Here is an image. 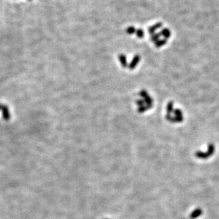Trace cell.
Listing matches in <instances>:
<instances>
[{
	"instance_id": "cell-1",
	"label": "cell",
	"mask_w": 219,
	"mask_h": 219,
	"mask_svg": "<svg viewBox=\"0 0 219 219\" xmlns=\"http://www.w3.org/2000/svg\"><path fill=\"white\" fill-rule=\"evenodd\" d=\"M1 111L2 113V116L4 120H9L10 119V113L9 110V108L4 105H1Z\"/></svg>"
},
{
	"instance_id": "cell-2",
	"label": "cell",
	"mask_w": 219,
	"mask_h": 219,
	"mask_svg": "<svg viewBox=\"0 0 219 219\" xmlns=\"http://www.w3.org/2000/svg\"><path fill=\"white\" fill-rule=\"evenodd\" d=\"M162 25H163L162 23H161V22H158V23L152 25V26L148 28V33H149V34H151V35H152V34H155V31H156L157 30L159 29V28H161Z\"/></svg>"
},
{
	"instance_id": "cell-3",
	"label": "cell",
	"mask_w": 219,
	"mask_h": 219,
	"mask_svg": "<svg viewBox=\"0 0 219 219\" xmlns=\"http://www.w3.org/2000/svg\"><path fill=\"white\" fill-rule=\"evenodd\" d=\"M140 61V56L139 55H135L132 58V61H131L130 65V68L133 69L136 67L138 63Z\"/></svg>"
},
{
	"instance_id": "cell-4",
	"label": "cell",
	"mask_w": 219,
	"mask_h": 219,
	"mask_svg": "<svg viewBox=\"0 0 219 219\" xmlns=\"http://www.w3.org/2000/svg\"><path fill=\"white\" fill-rule=\"evenodd\" d=\"M159 34H160V35L162 36V37H164V38H165V39H169V38L171 37L170 30L167 28H163V29L161 30V31H160Z\"/></svg>"
},
{
	"instance_id": "cell-5",
	"label": "cell",
	"mask_w": 219,
	"mask_h": 219,
	"mask_svg": "<svg viewBox=\"0 0 219 219\" xmlns=\"http://www.w3.org/2000/svg\"><path fill=\"white\" fill-rule=\"evenodd\" d=\"M119 60H120V63H121L122 66H123V67H127V57L125 55V54H120V55H119Z\"/></svg>"
},
{
	"instance_id": "cell-6",
	"label": "cell",
	"mask_w": 219,
	"mask_h": 219,
	"mask_svg": "<svg viewBox=\"0 0 219 219\" xmlns=\"http://www.w3.org/2000/svg\"><path fill=\"white\" fill-rule=\"evenodd\" d=\"M202 214V211L199 208H197L196 210H195L194 211H193L192 214H191V219H195L198 218L199 216H200Z\"/></svg>"
},
{
	"instance_id": "cell-7",
	"label": "cell",
	"mask_w": 219,
	"mask_h": 219,
	"mask_svg": "<svg viewBox=\"0 0 219 219\" xmlns=\"http://www.w3.org/2000/svg\"><path fill=\"white\" fill-rule=\"evenodd\" d=\"M167 43V39H159V40L157 41V42L155 43V46H156L157 48H159L163 46L164 45H165L166 43Z\"/></svg>"
},
{
	"instance_id": "cell-8",
	"label": "cell",
	"mask_w": 219,
	"mask_h": 219,
	"mask_svg": "<svg viewBox=\"0 0 219 219\" xmlns=\"http://www.w3.org/2000/svg\"><path fill=\"white\" fill-rule=\"evenodd\" d=\"M135 34L137 37L139 38V39H142L144 37V31L142 28H138V29L136 30Z\"/></svg>"
},
{
	"instance_id": "cell-9",
	"label": "cell",
	"mask_w": 219,
	"mask_h": 219,
	"mask_svg": "<svg viewBox=\"0 0 219 219\" xmlns=\"http://www.w3.org/2000/svg\"><path fill=\"white\" fill-rule=\"evenodd\" d=\"M136 28H134V26H129L126 29V33L129 35H132V34H134L136 33Z\"/></svg>"
},
{
	"instance_id": "cell-10",
	"label": "cell",
	"mask_w": 219,
	"mask_h": 219,
	"mask_svg": "<svg viewBox=\"0 0 219 219\" xmlns=\"http://www.w3.org/2000/svg\"><path fill=\"white\" fill-rule=\"evenodd\" d=\"M160 36H161V35H160L159 33V34H152V35L151 36V37H150V40L152 41L155 42H155H157V41L159 40Z\"/></svg>"
},
{
	"instance_id": "cell-11",
	"label": "cell",
	"mask_w": 219,
	"mask_h": 219,
	"mask_svg": "<svg viewBox=\"0 0 219 219\" xmlns=\"http://www.w3.org/2000/svg\"><path fill=\"white\" fill-rule=\"evenodd\" d=\"M1 105H0V110H1Z\"/></svg>"
},
{
	"instance_id": "cell-12",
	"label": "cell",
	"mask_w": 219,
	"mask_h": 219,
	"mask_svg": "<svg viewBox=\"0 0 219 219\" xmlns=\"http://www.w3.org/2000/svg\"><path fill=\"white\" fill-rule=\"evenodd\" d=\"M30 1H31V0H30Z\"/></svg>"
}]
</instances>
